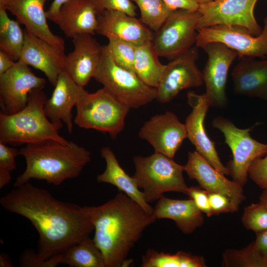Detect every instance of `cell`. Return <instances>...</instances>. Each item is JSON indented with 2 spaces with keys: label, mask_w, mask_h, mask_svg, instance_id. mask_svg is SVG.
<instances>
[{
  "label": "cell",
  "mask_w": 267,
  "mask_h": 267,
  "mask_svg": "<svg viewBox=\"0 0 267 267\" xmlns=\"http://www.w3.org/2000/svg\"><path fill=\"white\" fill-rule=\"evenodd\" d=\"M0 204L9 212L28 219L35 227L39 234L36 254L43 261L89 238L94 230L88 206L58 200L29 182L2 196Z\"/></svg>",
  "instance_id": "6da1fadb"
},
{
  "label": "cell",
  "mask_w": 267,
  "mask_h": 267,
  "mask_svg": "<svg viewBox=\"0 0 267 267\" xmlns=\"http://www.w3.org/2000/svg\"><path fill=\"white\" fill-rule=\"evenodd\" d=\"M94 226L93 238L106 267L130 266L128 257L144 230L157 219L125 193L120 192L103 205L88 206Z\"/></svg>",
  "instance_id": "7a4b0ae2"
},
{
  "label": "cell",
  "mask_w": 267,
  "mask_h": 267,
  "mask_svg": "<svg viewBox=\"0 0 267 267\" xmlns=\"http://www.w3.org/2000/svg\"><path fill=\"white\" fill-rule=\"evenodd\" d=\"M19 152L25 158L26 166L17 177L14 187L32 179L58 186L67 179L77 177L91 160L90 152L72 141L66 145L51 139L29 143Z\"/></svg>",
  "instance_id": "3957f363"
},
{
  "label": "cell",
  "mask_w": 267,
  "mask_h": 267,
  "mask_svg": "<svg viewBox=\"0 0 267 267\" xmlns=\"http://www.w3.org/2000/svg\"><path fill=\"white\" fill-rule=\"evenodd\" d=\"M47 99L43 89H35L29 94L27 106L12 115L0 113V142L13 146L56 140L66 145L69 141L60 135L63 124L51 122L45 114Z\"/></svg>",
  "instance_id": "277c9868"
},
{
  "label": "cell",
  "mask_w": 267,
  "mask_h": 267,
  "mask_svg": "<svg viewBox=\"0 0 267 267\" xmlns=\"http://www.w3.org/2000/svg\"><path fill=\"white\" fill-rule=\"evenodd\" d=\"M133 162L135 170L133 177L148 203L158 200L166 192L186 194L188 187L183 177L184 166L173 158L155 152L148 156H134Z\"/></svg>",
  "instance_id": "5b68a950"
},
{
  "label": "cell",
  "mask_w": 267,
  "mask_h": 267,
  "mask_svg": "<svg viewBox=\"0 0 267 267\" xmlns=\"http://www.w3.org/2000/svg\"><path fill=\"white\" fill-rule=\"evenodd\" d=\"M74 123L86 129L107 133L115 138L125 127L129 106L106 88L87 92L77 104Z\"/></svg>",
  "instance_id": "8992f818"
},
{
  "label": "cell",
  "mask_w": 267,
  "mask_h": 267,
  "mask_svg": "<svg viewBox=\"0 0 267 267\" xmlns=\"http://www.w3.org/2000/svg\"><path fill=\"white\" fill-rule=\"evenodd\" d=\"M93 78L130 108H139L156 98V89L146 85L134 72L118 65L106 45H103Z\"/></svg>",
  "instance_id": "52a82bcc"
},
{
  "label": "cell",
  "mask_w": 267,
  "mask_h": 267,
  "mask_svg": "<svg viewBox=\"0 0 267 267\" xmlns=\"http://www.w3.org/2000/svg\"><path fill=\"white\" fill-rule=\"evenodd\" d=\"M200 16L198 10L172 11L153 34L152 44L158 56L172 60L192 47Z\"/></svg>",
  "instance_id": "ba28073f"
},
{
  "label": "cell",
  "mask_w": 267,
  "mask_h": 267,
  "mask_svg": "<svg viewBox=\"0 0 267 267\" xmlns=\"http://www.w3.org/2000/svg\"><path fill=\"white\" fill-rule=\"evenodd\" d=\"M212 126L223 134L224 142L231 150L233 159L227 167L229 175L243 186L247 181L250 166L256 158L266 154L267 144L251 137L252 128L239 129L227 118L217 117Z\"/></svg>",
  "instance_id": "9c48e42d"
},
{
  "label": "cell",
  "mask_w": 267,
  "mask_h": 267,
  "mask_svg": "<svg viewBox=\"0 0 267 267\" xmlns=\"http://www.w3.org/2000/svg\"><path fill=\"white\" fill-rule=\"evenodd\" d=\"M262 33L254 36L241 27L218 25L197 29L195 45L202 48L208 43H221L236 51L238 57L267 58V17Z\"/></svg>",
  "instance_id": "30bf717a"
},
{
  "label": "cell",
  "mask_w": 267,
  "mask_h": 267,
  "mask_svg": "<svg viewBox=\"0 0 267 267\" xmlns=\"http://www.w3.org/2000/svg\"><path fill=\"white\" fill-rule=\"evenodd\" d=\"M258 0H215L200 4L198 29L218 25L239 26L254 36L263 30L254 16Z\"/></svg>",
  "instance_id": "8fae6325"
},
{
  "label": "cell",
  "mask_w": 267,
  "mask_h": 267,
  "mask_svg": "<svg viewBox=\"0 0 267 267\" xmlns=\"http://www.w3.org/2000/svg\"><path fill=\"white\" fill-rule=\"evenodd\" d=\"M198 47L192 46L171 60L167 64L156 89L158 101H171L183 89L196 88L203 84L202 72L196 65Z\"/></svg>",
  "instance_id": "7c38bea8"
},
{
  "label": "cell",
  "mask_w": 267,
  "mask_h": 267,
  "mask_svg": "<svg viewBox=\"0 0 267 267\" xmlns=\"http://www.w3.org/2000/svg\"><path fill=\"white\" fill-rule=\"evenodd\" d=\"M44 78L37 76L29 66L19 60L8 71L0 75V107L6 115L15 114L27 104L29 93L43 89Z\"/></svg>",
  "instance_id": "4fadbf2b"
},
{
  "label": "cell",
  "mask_w": 267,
  "mask_h": 267,
  "mask_svg": "<svg viewBox=\"0 0 267 267\" xmlns=\"http://www.w3.org/2000/svg\"><path fill=\"white\" fill-rule=\"evenodd\" d=\"M202 48L208 56L202 72L210 106L223 108L227 103L226 85L230 65L238 56L237 52L219 42H211Z\"/></svg>",
  "instance_id": "5bb4252c"
},
{
  "label": "cell",
  "mask_w": 267,
  "mask_h": 267,
  "mask_svg": "<svg viewBox=\"0 0 267 267\" xmlns=\"http://www.w3.org/2000/svg\"><path fill=\"white\" fill-rule=\"evenodd\" d=\"M187 97V103L192 108L185 122L187 137L195 146L196 151L214 168L223 175H229L227 168L219 158L215 142L207 135L204 127V120L210 106L205 93L199 94L190 91Z\"/></svg>",
  "instance_id": "9a60e30c"
},
{
  "label": "cell",
  "mask_w": 267,
  "mask_h": 267,
  "mask_svg": "<svg viewBox=\"0 0 267 267\" xmlns=\"http://www.w3.org/2000/svg\"><path fill=\"white\" fill-rule=\"evenodd\" d=\"M138 135L149 142L155 152L173 158L187 137V133L185 124L180 122L174 113L167 111L145 122Z\"/></svg>",
  "instance_id": "2e32d148"
},
{
  "label": "cell",
  "mask_w": 267,
  "mask_h": 267,
  "mask_svg": "<svg viewBox=\"0 0 267 267\" xmlns=\"http://www.w3.org/2000/svg\"><path fill=\"white\" fill-rule=\"evenodd\" d=\"M184 167L189 178L195 179L207 191L223 194L238 206L245 199L240 183L226 178L197 151L188 152Z\"/></svg>",
  "instance_id": "e0dca14e"
},
{
  "label": "cell",
  "mask_w": 267,
  "mask_h": 267,
  "mask_svg": "<svg viewBox=\"0 0 267 267\" xmlns=\"http://www.w3.org/2000/svg\"><path fill=\"white\" fill-rule=\"evenodd\" d=\"M25 41L19 60L43 72L54 87L64 70L65 49L53 46L25 29Z\"/></svg>",
  "instance_id": "ac0fdd59"
},
{
  "label": "cell",
  "mask_w": 267,
  "mask_h": 267,
  "mask_svg": "<svg viewBox=\"0 0 267 267\" xmlns=\"http://www.w3.org/2000/svg\"><path fill=\"white\" fill-rule=\"evenodd\" d=\"M90 34L74 37V50L66 55L64 70L79 85L85 87L93 77L103 46Z\"/></svg>",
  "instance_id": "d6986e66"
},
{
  "label": "cell",
  "mask_w": 267,
  "mask_h": 267,
  "mask_svg": "<svg viewBox=\"0 0 267 267\" xmlns=\"http://www.w3.org/2000/svg\"><path fill=\"white\" fill-rule=\"evenodd\" d=\"M88 92L64 70L59 74L51 97L47 98L44 111L52 123L65 124L69 133L73 130L72 110L84 95Z\"/></svg>",
  "instance_id": "ffe728a7"
},
{
  "label": "cell",
  "mask_w": 267,
  "mask_h": 267,
  "mask_svg": "<svg viewBox=\"0 0 267 267\" xmlns=\"http://www.w3.org/2000/svg\"><path fill=\"white\" fill-rule=\"evenodd\" d=\"M49 0H5L4 8L15 16L25 29L48 44L65 49L64 40L54 35L47 23L44 5Z\"/></svg>",
  "instance_id": "44dd1931"
},
{
  "label": "cell",
  "mask_w": 267,
  "mask_h": 267,
  "mask_svg": "<svg viewBox=\"0 0 267 267\" xmlns=\"http://www.w3.org/2000/svg\"><path fill=\"white\" fill-rule=\"evenodd\" d=\"M96 33L126 41L136 46L151 42L153 33L140 20L121 11L106 10L97 15Z\"/></svg>",
  "instance_id": "7402d4cb"
},
{
  "label": "cell",
  "mask_w": 267,
  "mask_h": 267,
  "mask_svg": "<svg viewBox=\"0 0 267 267\" xmlns=\"http://www.w3.org/2000/svg\"><path fill=\"white\" fill-rule=\"evenodd\" d=\"M231 75L234 93L267 101V58L239 57Z\"/></svg>",
  "instance_id": "603a6c76"
},
{
  "label": "cell",
  "mask_w": 267,
  "mask_h": 267,
  "mask_svg": "<svg viewBox=\"0 0 267 267\" xmlns=\"http://www.w3.org/2000/svg\"><path fill=\"white\" fill-rule=\"evenodd\" d=\"M55 23L67 38L94 35L98 27L97 14L89 0H69L61 7Z\"/></svg>",
  "instance_id": "cb8c5ba5"
},
{
  "label": "cell",
  "mask_w": 267,
  "mask_h": 267,
  "mask_svg": "<svg viewBox=\"0 0 267 267\" xmlns=\"http://www.w3.org/2000/svg\"><path fill=\"white\" fill-rule=\"evenodd\" d=\"M157 219L173 220L177 226L184 234L192 233L203 223V213L193 200L170 199L163 195L154 208Z\"/></svg>",
  "instance_id": "d4e9b609"
},
{
  "label": "cell",
  "mask_w": 267,
  "mask_h": 267,
  "mask_svg": "<svg viewBox=\"0 0 267 267\" xmlns=\"http://www.w3.org/2000/svg\"><path fill=\"white\" fill-rule=\"evenodd\" d=\"M100 155L106 162L104 171L97 175L98 182L107 183L116 186L120 192L125 193L145 211L153 213L154 208L145 201L135 178L129 176L119 164L116 157L109 146L100 150Z\"/></svg>",
  "instance_id": "484cf974"
},
{
  "label": "cell",
  "mask_w": 267,
  "mask_h": 267,
  "mask_svg": "<svg viewBox=\"0 0 267 267\" xmlns=\"http://www.w3.org/2000/svg\"><path fill=\"white\" fill-rule=\"evenodd\" d=\"M151 42L136 46L134 70L137 77L147 86L156 89L166 65L159 60Z\"/></svg>",
  "instance_id": "4316f807"
},
{
  "label": "cell",
  "mask_w": 267,
  "mask_h": 267,
  "mask_svg": "<svg viewBox=\"0 0 267 267\" xmlns=\"http://www.w3.org/2000/svg\"><path fill=\"white\" fill-rule=\"evenodd\" d=\"M61 264L71 267H106L103 255L90 238L59 254Z\"/></svg>",
  "instance_id": "83f0119b"
},
{
  "label": "cell",
  "mask_w": 267,
  "mask_h": 267,
  "mask_svg": "<svg viewBox=\"0 0 267 267\" xmlns=\"http://www.w3.org/2000/svg\"><path fill=\"white\" fill-rule=\"evenodd\" d=\"M24 41V32L20 23L10 19L5 8H0V50L17 61L20 58Z\"/></svg>",
  "instance_id": "f1b7e54d"
},
{
  "label": "cell",
  "mask_w": 267,
  "mask_h": 267,
  "mask_svg": "<svg viewBox=\"0 0 267 267\" xmlns=\"http://www.w3.org/2000/svg\"><path fill=\"white\" fill-rule=\"evenodd\" d=\"M141 267H205L202 257L179 251L175 254L148 249L142 256Z\"/></svg>",
  "instance_id": "f546056e"
},
{
  "label": "cell",
  "mask_w": 267,
  "mask_h": 267,
  "mask_svg": "<svg viewBox=\"0 0 267 267\" xmlns=\"http://www.w3.org/2000/svg\"><path fill=\"white\" fill-rule=\"evenodd\" d=\"M140 13V20L154 32L157 31L173 11L162 0H132Z\"/></svg>",
  "instance_id": "4dcf8cb0"
},
{
  "label": "cell",
  "mask_w": 267,
  "mask_h": 267,
  "mask_svg": "<svg viewBox=\"0 0 267 267\" xmlns=\"http://www.w3.org/2000/svg\"><path fill=\"white\" fill-rule=\"evenodd\" d=\"M106 46L118 65L134 73V63L136 45L126 41L111 38L108 39Z\"/></svg>",
  "instance_id": "1f68e13d"
},
{
  "label": "cell",
  "mask_w": 267,
  "mask_h": 267,
  "mask_svg": "<svg viewBox=\"0 0 267 267\" xmlns=\"http://www.w3.org/2000/svg\"><path fill=\"white\" fill-rule=\"evenodd\" d=\"M224 267H267L254 253L251 244L241 250L229 249L223 255Z\"/></svg>",
  "instance_id": "d6a6232c"
},
{
  "label": "cell",
  "mask_w": 267,
  "mask_h": 267,
  "mask_svg": "<svg viewBox=\"0 0 267 267\" xmlns=\"http://www.w3.org/2000/svg\"><path fill=\"white\" fill-rule=\"evenodd\" d=\"M242 222L247 229L256 233L267 229V207L260 202L246 207Z\"/></svg>",
  "instance_id": "836d02e7"
},
{
  "label": "cell",
  "mask_w": 267,
  "mask_h": 267,
  "mask_svg": "<svg viewBox=\"0 0 267 267\" xmlns=\"http://www.w3.org/2000/svg\"><path fill=\"white\" fill-rule=\"evenodd\" d=\"M99 14L106 10H119L135 16L136 7L131 0H89Z\"/></svg>",
  "instance_id": "e575fe53"
},
{
  "label": "cell",
  "mask_w": 267,
  "mask_h": 267,
  "mask_svg": "<svg viewBox=\"0 0 267 267\" xmlns=\"http://www.w3.org/2000/svg\"><path fill=\"white\" fill-rule=\"evenodd\" d=\"M21 267H55L61 264L59 255L54 256L46 261L41 260L33 249L25 250L19 257Z\"/></svg>",
  "instance_id": "d590c367"
},
{
  "label": "cell",
  "mask_w": 267,
  "mask_h": 267,
  "mask_svg": "<svg viewBox=\"0 0 267 267\" xmlns=\"http://www.w3.org/2000/svg\"><path fill=\"white\" fill-rule=\"evenodd\" d=\"M248 175L250 178L262 189L267 188V152L265 157H259L250 166Z\"/></svg>",
  "instance_id": "8d00e7d4"
},
{
  "label": "cell",
  "mask_w": 267,
  "mask_h": 267,
  "mask_svg": "<svg viewBox=\"0 0 267 267\" xmlns=\"http://www.w3.org/2000/svg\"><path fill=\"white\" fill-rule=\"evenodd\" d=\"M208 192L213 215L234 212L238 210V206L226 195L217 192Z\"/></svg>",
  "instance_id": "74e56055"
},
{
  "label": "cell",
  "mask_w": 267,
  "mask_h": 267,
  "mask_svg": "<svg viewBox=\"0 0 267 267\" xmlns=\"http://www.w3.org/2000/svg\"><path fill=\"white\" fill-rule=\"evenodd\" d=\"M186 195L192 199L196 207L202 212L210 217L213 215L208 196V192L200 186L188 187Z\"/></svg>",
  "instance_id": "f35d334b"
},
{
  "label": "cell",
  "mask_w": 267,
  "mask_h": 267,
  "mask_svg": "<svg viewBox=\"0 0 267 267\" xmlns=\"http://www.w3.org/2000/svg\"><path fill=\"white\" fill-rule=\"evenodd\" d=\"M17 149L0 142V169L11 172L16 169L15 158L19 155Z\"/></svg>",
  "instance_id": "ab89813d"
},
{
  "label": "cell",
  "mask_w": 267,
  "mask_h": 267,
  "mask_svg": "<svg viewBox=\"0 0 267 267\" xmlns=\"http://www.w3.org/2000/svg\"><path fill=\"white\" fill-rule=\"evenodd\" d=\"M256 256L267 267V229L256 232V238L251 244Z\"/></svg>",
  "instance_id": "60d3db41"
},
{
  "label": "cell",
  "mask_w": 267,
  "mask_h": 267,
  "mask_svg": "<svg viewBox=\"0 0 267 267\" xmlns=\"http://www.w3.org/2000/svg\"><path fill=\"white\" fill-rule=\"evenodd\" d=\"M167 6L172 11L184 9L197 11L200 4L197 0H162Z\"/></svg>",
  "instance_id": "b9f144b4"
},
{
  "label": "cell",
  "mask_w": 267,
  "mask_h": 267,
  "mask_svg": "<svg viewBox=\"0 0 267 267\" xmlns=\"http://www.w3.org/2000/svg\"><path fill=\"white\" fill-rule=\"evenodd\" d=\"M69 0H54L46 11L47 18L55 23L62 5Z\"/></svg>",
  "instance_id": "7bdbcfd3"
},
{
  "label": "cell",
  "mask_w": 267,
  "mask_h": 267,
  "mask_svg": "<svg viewBox=\"0 0 267 267\" xmlns=\"http://www.w3.org/2000/svg\"><path fill=\"white\" fill-rule=\"evenodd\" d=\"M16 61L0 50V75L13 66Z\"/></svg>",
  "instance_id": "ee69618b"
},
{
  "label": "cell",
  "mask_w": 267,
  "mask_h": 267,
  "mask_svg": "<svg viewBox=\"0 0 267 267\" xmlns=\"http://www.w3.org/2000/svg\"><path fill=\"white\" fill-rule=\"evenodd\" d=\"M11 173L0 169V189L2 188L11 180Z\"/></svg>",
  "instance_id": "f6af8a7d"
},
{
  "label": "cell",
  "mask_w": 267,
  "mask_h": 267,
  "mask_svg": "<svg viewBox=\"0 0 267 267\" xmlns=\"http://www.w3.org/2000/svg\"><path fill=\"white\" fill-rule=\"evenodd\" d=\"M9 257L5 253L0 254V267H14Z\"/></svg>",
  "instance_id": "bcb514c9"
},
{
  "label": "cell",
  "mask_w": 267,
  "mask_h": 267,
  "mask_svg": "<svg viewBox=\"0 0 267 267\" xmlns=\"http://www.w3.org/2000/svg\"><path fill=\"white\" fill-rule=\"evenodd\" d=\"M260 202L267 207V188L264 189L260 197Z\"/></svg>",
  "instance_id": "7dc6e473"
},
{
  "label": "cell",
  "mask_w": 267,
  "mask_h": 267,
  "mask_svg": "<svg viewBox=\"0 0 267 267\" xmlns=\"http://www.w3.org/2000/svg\"><path fill=\"white\" fill-rule=\"evenodd\" d=\"M200 4H205L215 0H197Z\"/></svg>",
  "instance_id": "c3c4849f"
},
{
  "label": "cell",
  "mask_w": 267,
  "mask_h": 267,
  "mask_svg": "<svg viewBox=\"0 0 267 267\" xmlns=\"http://www.w3.org/2000/svg\"><path fill=\"white\" fill-rule=\"evenodd\" d=\"M5 0H0V6H1Z\"/></svg>",
  "instance_id": "681fc988"
}]
</instances>
